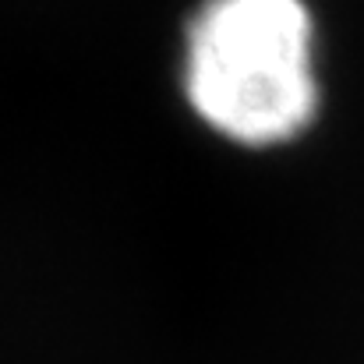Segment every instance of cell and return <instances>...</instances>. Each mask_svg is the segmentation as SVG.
<instances>
[{"instance_id":"cell-1","label":"cell","mask_w":364,"mask_h":364,"mask_svg":"<svg viewBox=\"0 0 364 364\" xmlns=\"http://www.w3.org/2000/svg\"><path fill=\"white\" fill-rule=\"evenodd\" d=\"M177 85L191 121L241 152H276L326 107L308 0H202L181 36Z\"/></svg>"}]
</instances>
